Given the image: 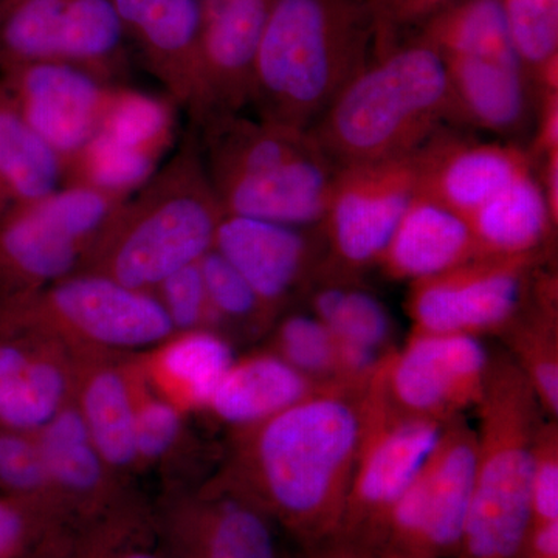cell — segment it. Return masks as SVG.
<instances>
[{"mask_svg":"<svg viewBox=\"0 0 558 558\" xmlns=\"http://www.w3.org/2000/svg\"><path fill=\"white\" fill-rule=\"evenodd\" d=\"M368 381H325L281 413L234 429L219 478L303 550L339 531L365 427Z\"/></svg>","mask_w":558,"mask_h":558,"instance_id":"1","label":"cell"},{"mask_svg":"<svg viewBox=\"0 0 558 558\" xmlns=\"http://www.w3.org/2000/svg\"><path fill=\"white\" fill-rule=\"evenodd\" d=\"M368 0H274L256 57L259 120L307 131L374 57Z\"/></svg>","mask_w":558,"mask_h":558,"instance_id":"2","label":"cell"},{"mask_svg":"<svg viewBox=\"0 0 558 558\" xmlns=\"http://www.w3.org/2000/svg\"><path fill=\"white\" fill-rule=\"evenodd\" d=\"M449 112L446 65L416 36L373 57L307 132L337 168H347L413 156Z\"/></svg>","mask_w":558,"mask_h":558,"instance_id":"3","label":"cell"},{"mask_svg":"<svg viewBox=\"0 0 558 558\" xmlns=\"http://www.w3.org/2000/svg\"><path fill=\"white\" fill-rule=\"evenodd\" d=\"M223 215L199 138L189 134L170 160L123 202L81 271L153 292L215 247Z\"/></svg>","mask_w":558,"mask_h":558,"instance_id":"4","label":"cell"},{"mask_svg":"<svg viewBox=\"0 0 558 558\" xmlns=\"http://www.w3.org/2000/svg\"><path fill=\"white\" fill-rule=\"evenodd\" d=\"M472 499L457 558H520L532 521L531 486L542 405L512 359L488 360L478 407Z\"/></svg>","mask_w":558,"mask_h":558,"instance_id":"5","label":"cell"},{"mask_svg":"<svg viewBox=\"0 0 558 558\" xmlns=\"http://www.w3.org/2000/svg\"><path fill=\"white\" fill-rule=\"evenodd\" d=\"M174 333L153 292L94 271L0 303V336L49 341L72 355H138Z\"/></svg>","mask_w":558,"mask_h":558,"instance_id":"6","label":"cell"},{"mask_svg":"<svg viewBox=\"0 0 558 558\" xmlns=\"http://www.w3.org/2000/svg\"><path fill=\"white\" fill-rule=\"evenodd\" d=\"M130 194L64 185L0 215V303L83 270Z\"/></svg>","mask_w":558,"mask_h":558,"instance_id":"7","label":"cell"},{"mask_svg":"<svg viewBox=\"0 0 558 558\" xmlns=\"http://www.w3.org/2000/svg\"><path fill=\"white\" fill-rule=\"evenodd\" d=\"M476 433L453 418L435 450L389 512L376 546L363 558L457 556L472 499Z\"/></svg>","mask_w":558,"mask_h":558,"instance_id":"8","label":"cell"},{"mask_svg":"<svg viewBox=\"0 0 558 558\" xmlns=\"http://www.w3.org/2000/svg\"><path fill=\"white\" fill-rule=\"evenodd\" d=\"M128 46L112 0H0V72L61 62L116 84Z\"/></svg>","mask_w":558,"mask_h":558,"instance_id":"9","label":"cell"},{"mask_svg":"<svg viewBox=\"0 0 558 558\" xmlns=\"http://www.w3.org/2000/svg\"><path fill=\"white\" fill-rule=\"evenodd\" d=\"M446 425L392 410L368 381L362 444L333 537L368 556L389 512L435 450Z\"/></svg>","mask_w":558,"mask_h":558,"instance_id":"10","label":"cell"},{"mask_svg":"<svg viewBox=\"0 0 558 558\" xmlns=\"http://www.w3.org/2000/svg\"><path fill=\"white\" fill-rule=\"evenodd\" d=\"M0 94L69 167L108 130L130 92L61 62L0 72Z\"/></svg>","mask_w":558,"mask_h":558,"instance_id":"11","label":"cell"},{"mask_svg":"<svg viewBox=\"0 0 558 558\" xmlns=\"http://www.w3.org/2000/svg\"><path fill=\"white\" fill-rule=\"evenodd\" d=\"M488 360L476 337L411 333L403 349L381 359L371 387L399 413L449 424L478 407Z\"/></svg>","mask_w":558,"mask_h":558,"instance_id":"12","label":"cell"},{"mask_svg":"<svg viewBox=\"0 0 558 558\" xmlns=\"http://www.w3.org/2000/svg\"><path fill=\"white\" fill-rule=\"evenodd\" d=\"M538 255L476 256L418 279L407 310L413 333H478L501 330L523 306L527 275Z\"/></svg>","mask_w":558,"mask_h":558,"instance_id":"13","label":"cell"},{"mask_svg":"<svg viewBox=\"0 0 558 558\" xmlns=\"http://www.w3.org/2000/svg\"><path fill=\"white\" fill-rule=\"evenodd\" d=\"M167 558H282L275 524L218 475L175 486L154 506Z\"/></svg>","mask_w":558,"mask_h":558,"instance_id":"14","label":"cell"},{"mask_svg":"<svg viewBox=\"0 0 558 558\" xmlns=\"http://www.w3.org/2000/svg\"><path fill=\"white\" fill-rule=\"evenodd\" d=\"M414 194V154L339 168L322 223L330 263L349 271L377 264Z\"/></svg>","mask_w":558,"mask_h":558,"instance_id":"15","label":"cell"},{"mask_svg":"<svg viewBox=\"0 0 558 558\" xmlns=\"http://www.w3.org/2000/svg\"><path fill=\"white\" fill-rule=\"evenodd\" d=\"M128 44L145 69L194 120L201 105V0H112Z\"/></svg>","mask_w":558,"mask_h":558,"instance_id":"16","label":"cell"},{"mask_svg":"<svg viewBox=\"0 0 558 558\" xmlns=\"http://www.w3.org/2000/svg\"><path fill=\"white\" fill-rule=\"evenodd\" d=\"M416 194L468 218L484 202L534 172L520 146L484 143L438 131L414 154Z\"/></svg>","mask_w":558,"mask_h":558,"instance_id":"17","label":"cell"},{"mask_svg":"<svg viewBox=\"0 0 558 558\" xmlns=\"http://www.w3.org/2000/svg\"><path fill=\"white\" fill-rule=\"evenodd\" d=\"M323 226L290 227L223 215L215 248L247 279L271 314L310 284L317 270V238Z\"/></svg>","mask_w":558,"mask_h":558,"instance_id":"18","label":"cell"},{"mask_svg":"<svg viewBox=\"0 0 558 558\" xmlns=\"http://www.w3.org/2000/svg\"><path fill=\"white\" fill-rule=\"evenodd\" d=\"M274 0H223L204 13L199 126L240 113L252 100L256 57Z\"/></svg>","mask_w":558,"mask_h":558,"instance_id":"19","label":"cell"},{"mask_svg":"<svg viewBox=\"0 0 558 558\" xmlns=\"http://www.w3.org/2000/svg\"><path fill=\"white\" fill-rule=\"evenodd\" d=\"M35 435L65 521L101 515L137 495L106 464L73 400Z\"/></svg>","mask_w":558,"mask_h":558,"instance_id":"20","label":"cell"},{"mask_svg":"<svg viewBox=\"0 0 558 558\" xmlns=\"http://www.w3.org/2000/svg\"><path fill=\"white\" fill-rule=\"evenodd\" d=\"M339 168L322 149L281 167L213 183L226 215L290 227L322 226Z\"/></svg>","mask_w":558,"mask_h":558,"instance_id":"21","label":"cell"},{"mask_svg":"<svg viewBox=\"0 0 558 558\" xmlns=\"http://www.w3.org/2000/svg\"><path fill=\"white\" fill-rule=\"evenodd\" d=\"M73 403L106 464L124 483L140 473L135 449L137 368L126 355H73ZM131 486V484H130Z\"/></svg>","mask_w":558,"mask_h":558,"instance_id":"22","label":"cell"},{"mask_svg":"<svg viewBox=\"0 0 558 558\" xmlns=\"http://www.w3.org/2000/svg\"><path fill=\"white\" fill-rule=\"evenodd\" d=\"M442 61L449 83V120L495 134L523 130L531 112L532 81L519 58L446 57Z\"/></svg>","mask_w":558,"mask_h":558,"instance_id":"23","label":"cell"},{"mask_svg":"<svg viewBox=\"0 0 558 558\" xmlns=\"http://www.w3.org/2000/svg\"><path fill=\"white\" fill-rule=\"evenodd\" d=\"M476 256L478 245L468 219L438 202L414 194L377 264L388 277L414 282Z\"/></svg>","mask_w":558,"mask_h":558,"instance_id":"24","label":"cell"},{"mask_svg":"<svg viewBox=\"0 0 558 558\" xmlns=\"http://www.w3.org/2000/svg\"><path fill=\"white\" fill-rule=\"evenodd\" d=\"M199 126L202 159L211 183L271 170L319 150L307 131L240 113L213 117Z\"/></svg>","mask_w":558,"mask_h":558,"instance_id":"25","label":"cell"},{"mask_svg":"<svg viewBox=\"0 0 558 558\" xmlns=\"http://www.w3.org/2000/svg\"><path fill=\"white\" fill-rule=\"evenodd\" d=\"M234 360L233 348L218 330H191L138 354L135 363L154 392L190 413L205 409Z\"/></svg>","mask_w":558,"mask_h":558,"instance_id":"26","label":"cell"},{"mask_svg":"<svg viewBox=\"0 0 558 558\" xmlns=\"http://www.w3.org/2000/svg\"><path fill=\"white\" fill-rule=\"evenodd\" d=\"M318 385L275 352H264L234 360L204 410L234 429L247 428L295 405Z\"/></svg>","mask_w":558,"mask_h":558,"instance_id":"27","label":"cell"},{"mask_svg":"<svg viewBox=\"0 0 558 558\" xmlns=\"http://www.w3.org/2000/svg\"><path fill=\"white\" fill-rule=\"evenodd\" d=\"M35 558H167L154 506L140 495L92 517L65 521Z\"/></svg>","mask_w":558,"mask_h":558,"instance_id":"28","label":"cell"},{"mask_svg":"<svg viewBox=\"0 0 558 558\" xmlns=\"http://www.w3.org/2000/svg\"><path fill=\"white\" fill-rule=\"evenodd\" d=\"M465 219L480 256L539 255L556 223L534 172L499 191Z\"/></svg>","mask_w":558,"mask_h":558,"instance_id":"29","label":"cell"},{"mask_svg":"<svg viewBox=\"0 0 558 558\" xmlns=\"http://www.w3.org/2000/svg\"><path fill=\"white\" fill-rule=\"evenodd\" d=\"M39 341L32 362L0 381V428L39 432L73 400L75 357L58 344Z\"/></svg>","mask_w":558,"mask_h":558,"instance_id":"30","label":"cell"},{"mask_svg":"<svg viewBox=\"0 0 558 558\" xmlns=\"http://www.w3.org/2000/svg\"><path fill=\"white\" fill-rule=\"evenodd\" d=\"M312 315L333 339L385 355L391 339V317L381 301L354 282V271L330 260L319 264L310 284ZM388 354V352H387Z\"/></svg>","mask_w":558,"mask_h":558,"instance_id":"31","label":"cell"},{"mask_svg":"<svg viewBox=\"0 0 558 558\" xmlns=\"http://www.w3.org/2000/svg\"><path fill=\"white\" fill-rule=\"evenodd\" d=\"M64 185L60 156L0 94V215L44 199Z\"/></svg>","mask_w":558,"mask_h":558,"instance_id":"32","label":"cell"},{"mask_svg":"<svg viewBox=\"0 0 558 558\" xmlns=\"http://www.w3.org/2000/svg\"><path fill=\"white\" fill-rule=\"evenodd\" d=\"M417 38L442 58H519L502 0H453L418 27Z\"/></svg>","mask_w":558,"mask_h":558,"instance_id":"33","label":"cell"},{"mask_svg":"<svg viewBox=\"0 0 558 558\" xmlns=\"http://www.w3.org/2000/svg\"><path fill=\"white\" fill-rule=\"evenodd\" d=\"M537 306L531 314L513 317L506 326L517 366L526 376L543 411L550 418L558 414V348L556 295L553 281L542 282ZM523 307V306H521Z\"/></svg>","mask_w":558,"mask_h":558,"instance_id":"34","label":"cell"},{"mask_svg":"<svg viewBox=\"0 0 558 558\" xmlns=\"http://www.w3.org/2000/svg\"><path fill=\"white\" fill-rule=\"evenodd\" d=\"M510 38L532 83L557 89L558 0H502Z\"/></svg>","mask_w":558,"mask_h":558,"instance_id":"35","label":"cell"},{"mask_svg":"<svg viewBox=\"0 0 558 558\" xmlns=\"http://www.w3.org/2000/svg\"><path fill=\"white\" fill-rule=\"evenodd\" d=\"M135 368V449L140 472L146 469L174 468L179 464L190 438L186 413L154 392L140 373L137 363Z\"/></svg>","mask_w":558,"mask_h":558,"instance_id":"36","label":"cell"},{"mask_svg":"<svg viewBox=\"0 0 558 558\" xmlns=\"http://www.w3.org/2000/svg\"><path fill=\"white\" fill-rule=\"evenodd\" d=\"M0 494L39 502L64 519L35 433L0 428Z\"/></svg>","mask_w":558,"mask_h":558,"instance_id":"37","label":"cell"},{"mask_svg":"<svg viewBox=\"0 0 558 558\" xmlns=\"http://www.w3.org/2000/svg\"><path fill=\"white\" fill-rule=\"evenodd\" d=\"M275 354L304 376L325 384L337 380L336 339L314 315L292 314L275 332Z\"/></svg>","mask_w":558,"mask_h":558,"instance_id":"38","label":"cell"},{"mask_svg":"<svg viewBox=\"0 0 558 558\" xmlns=\"http://www.w3.org/2000/svg\"><path fill=\"white\" fill-rule=\"evenodd\" d=\"M209 304L222 325L264 326L275 317L240 271L215 248L199 260Z\"/></svg>","mask_w":558,"mask_h":558,"instance_id":"39","label":"cell"},{"mask_svg":"<svg viewBox=\"0 0 558 558\" xmlns=\"http://www.w3.org/2000/svg\"><path fill=\"white\" fill-rule=\"evenodd\" d=\"M62 523L61 515L39 502L0 494V558H35Z\"/></svg>","mask_w":558,"mask_h":558,"instance_id":"40","label":"cell"},{"mask_svg":"<svg viewBox=\"0 0 558 558\" xmlns=\"http://www.w3.org/2000/svg\"><path fill=\"white\" fill-rule=\"evenodd\" d=\"M153 293L167 312L175 333L219 329L218 319L209 304L199 263L190 264L174 271L163 279Z\"/></svg>","mask_w":558,"mask_h":558,"instance_id":"41","label":"cell"},{"mask_svg":"<svg viewBox=\"0 0 558 558\" xmlns=\"http://www.w3.org/2000/svg\"><path fill=\"white\" fill-rule=\"evenodd\" d=\"M531 508V524L558 521V432L553 418L542 424L535 442Z\"/></svg>","mask_w":558,"mask_h":558,"instance_id":"42","label":"cell"},{"mask_svg":"<svg viewBox=\"0 0 558 558\" xmlns=\"http://www.w3.org/2000/svg\"><path fill=\"white\" fill-rule=\"evenodd\" d=\"M453 0H368L376 27L374 57L400 44L402 33L418 28Z\"/></svg>","mask_w":558,"mask_h":558,"instance_id":"43","label":"cell"},{"mask_svg":"<svg viewBox=\"0 0 558 558\" xmlns=\"http://www.w3.org/2000/svg\"><path fill=\"white\" fill-rule=\"evenodd\" d=\"M40 341L22 336H0V381L21 373L38 351Z\"/></svg>","mask_w":558,"mask_h":558,"instance_id":"44","label":"cell"},{"mask_svg":"<svg viewBox=\"0 0 558 558\" xmlns=\"http://www.w3.org/2000/svg\"><path fill=\"white\" fill-rule=\"evenodd\" d=\"M520 558H558V521L531 524Z\"/></svg>","mask_w":558,"mask_h":558,"instance_id":"45","label":"cell"},{"mask_svg":"<svg viewBox=\"0 0 558 558\" xmlns=\"http://www.w3.org/2000/svg\"><path fill=\"white\" fill-rule=\"evenodd\" d=\"M304 558H363L357 550L351 548L341 539L332 537L319 545L304 549Z\"/></svg>","mask_w":558,"mask_h":558,"instance_id":"46","label":"cell"},{"mask_svg":"<svg viewBox=\"0 0 558 558\" xmlns=\"http://www.w3.org/2000/svg\"><path fill=\"white\" fill-rule=\"evenodd\" d=\"M222 2L223 0H201L202 13H207V11L216 9V7Z\"/></svg>","mask_w":558,"mask_h":558,"instance_id":"47","label":"cell"},{"mask_svg":"<svg viewBox=\"0 0 558 558\" xmlns=\"http://www.w3.org/2000/svg\"><path fill=\"white\" fill-rule=\"evenodd\" d=\"M282 558H290V557L288 556V554L284 553V554H282Z\"/></svg>","mask_w":558,"mask_h":558,"instance_id":"48","label":"cell"}]
</instances>
